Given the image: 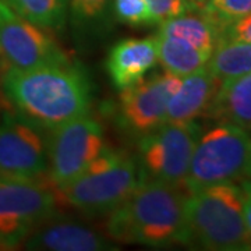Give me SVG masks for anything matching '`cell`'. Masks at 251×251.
Instances as JSON below:
<instances>
[{
    "label": "cell",
    "mask_w": 251,
    "mask_h": 251,
    "mask_svg": "<svg viewBox=\"0 0 251 251\" xmlns=\"http://www.w3.org/2000/svg\"><path fill=\"white\" fill-rule=\"evenodd\" d=\"M48 152L35 125L3 110L0 116V179L44 180Z\"/></svg>",
    "instance_id": "cell-10"
},
{
    "label": "cell",
    "mask_w": 251,
    "mask_h": 251,
    "mask_svg": "<svg viewBox=\"0 0 251 251\" xmlns=\"http://www.w3.org/2000/svg\"><path fill=\"white\" fill-rule=\"evenodd\" d=\"M48 152V180L60 188L88 169L108 150L103 128L88 115L73 119L50 130Z\"/></svg>",
    "instance_id": "cell-6"
},
{
    "label": "cell",
    "mask_w": 251,
    "mask_h": 251,
    "mask_svg": "<svg viewBox=\"0 0 251 251\" xmlns=\"http://www.w3.org/2000/svg\"><path fill=\"white\" fill-rule=\"evenodd\" d=\"M205 67L219 82L251 73V44L219 38Z\"/></svg>",
    "instance_id": "cell-17"
},
{
    "label": "cell",
    "mask_w": 251,
    "mask_h": 251,
    "mask_svg": "<svg viewBox=\"0 0 251 251\" xmlns=\"http://www.w3.org/2000/svg\"><path fill=\"white\" fill-rule=\"evenodd\" d=\"M45 29L0 0V59L7 69L27 70L70 62Z\"/></svg>",
    "instance_id": "cell-9"
},
{
    "label": "cell",
    "mask_w": 251,
    "mask_h": 251,
    "mask_svg": "<svg viewBox=\"0 0 251 251\" xmlns=\"http://www.w3.org/2000/svg\"><path fill=\"white\" fill-rule=\"evenodd\" d=\"M187 244L215 251L251 250L243 215V191L236 183L201 188L186 197Z\"/></svg>",
    "instance_id": "cell-3"
},
{
    "label": "cell",
    "mask_w": 251,
    "mask_h": 251,
    "mask_svg": "<svg viewBox=\"0 0 251 251\" xmlns=\"http://www.w3.org/2000/svg\"><path fill=\"white\" fill-rule=\"evenodd\" d=\"M219 84L206 67L181 77L179 90L168 103L165 123H188L205 115Z\"/></svg>",
    "instance_id": "cell-14"
},
{
    "label": "cell",
    "mask_w": 251,
    "mask_h": 251,
    "mask_svg": "<svg viewBox=\"0 0 251 251\" xmlns=\"http://www.w3.org/2000/svg\"><path fill=\"white\" fill-rule=\"evenodd\" d=\"M205 16L218 32V38L232 23L251 14V0H206L202 6Z\"/></svg>",
    "instance_id": "cell-20"
},
{
    "label": "cell",
    "mask_w": 251,
    "mask_h": 251,
    "mask_svg": "<svg viewBox=\"0 0 251 251\" xmlns=\"http://www.w3.org/2000/svg\"><path fill=\"white\" fill-rule=\"evenodd\" d=\"M180 84L181 77L165 72L120 91V123L137 134H148L156 130L165 123L168 103Z\"/></svg>",
    "instance_id": "cell-11"
},
{
    "label": "cell",
    "mask_w": 251,
    "mask_h": 251,
    "mask_svg": "<svg viewBox=\"0 0 251 251\" xmlns=\"http://www.w3.org/2000/svg\"><path fill=\"white\" fill-rule=\"evenodd\" d=\"M219 38H226V39H233V41H242V42L251 44V14L247 17H243L237 21H234L230 25H227L222 31Z\"/></svg>",
    "instance_id": "cell-24"
},
{
    "label": "cell",
    "mask_w": 251,
    "mask_h": 251,
    "mask_svg": "<svg viewBox=\"0 0 251 251\" xmlns=\"http://www.w3.org/2000/svg\"><path fill=\"white\" fill-rule=\"evenodd\" d=\"M115 13L123 24L131 27L151 24V16L145 0H115Z\"/></svg>",
    "instance_id": "cell-21"
},
{
    "label": "cell",
    "mask_w": 251,
    "mask_h": 251,
    "mask_svg": "<svg viewBox=\"0 0 251 251\" xmlns=\"http://www.w3.org/2000/svg\"><path fill=\"white\" fill-rule=\"evenodd\" d=\"M151 16V24H162L166 20L186 13L188 3L186 0H145Z\"/></svg>",
    "instance_id": "cell-22"
},
{
    "label": "cell",
    "mask_w": 251,
    "mask_h": 251,
    "mask_svg": "<svg viewBox=\"0 0 251 251\" xmlns=\"http://www.w3.org/2000/svg\"><path fill=\"white\" fill-rule=\"evenodd\" d=\"M155 39L158 48V62L161 63L165 72L177 77H186L204 69L211 56L177 36L158 32Z\"/></svg>",
    "instance_id": "cell-16"
},
{
    "label": "cell",
    "mask_w": 251,
    "mask_h": 251,
    "mask_svg": "<svg viewBox=\"0 0 251 251\" xmlns=\"http://www.w3.org/2000/svg\"><path fill=\"white\" fill-rule=\"evenodd\" d=\"M158 63L156 39L128 38L110 49L106 60L109 77L113 87L123 91L141 81Z\"/></svg>",
    "instance_id": "cell-13"
},
{
    "label": "cell",
    "mask_w": 251,
    "mask_h": 251,
    "mask_svg": "<svg viewBox=\"0 0 251 251\" xmlns=\"http://www.w3.org/2000/svg\"><path fill=\"white\" fill-rule=\"evenodd\" d=\"M0 77H1V73H0Z\"/></svg>",
    "instance_id": "cell-29"
},
{
    "label": "cell",
    "mask_w": 251,
    "mask_h": 251,
    "mask_svg": "<svg viewBox=\"0 0 251 251\" xmlns=\"http://www.w3.org/2000/svg\"><path fill=\"white\" fill-rule=\"evenodd\" d=\"M9 246H11V243H10L6 237H3V236L0 234V249H7Z\"/></svg>",
    "instance_id": "cell-26"
},
{
    "label": "cell",
    "mask_w": 251,
    "mask_h": 251,
    "mask_svg": "<svg viewBox=\"0 0 251 251\" xmlns=\"http://www.w3.org/2000/svg\"><path fill=\"white\" fill-rule=\"evenodd\" d=\"M250 179V131L219 123L200 135L183 187L193 193L215 184Z\"/></svg>",
    "instance_id": "cell-5"
},
{
    "label": "cell",
    "mask_w": 251,
    "mask_h": 251,
    "mask_svg": "<svg viewBox=\"0 0 251 251\" xmlns=\"http://www.w3.org/2000/svg\"><path fill=\"white\" fill-rule=\"evenodd\" d=\"M243 191V215H244V222L246 227L251 236V184L249 180L242 181Z\"/></svg>",
    "instance_id": "cell-25"
},
{
    "label": "cell",
    "mask_w": 251,
    "mask_h": 251,
    "mask_svg": "<svg viewBox=\"0 0 251 251\" xmlns=\"http://www.w3.org/2000/svg\"><path fill=\"white\" fill-rule=\"evenodd\" d=\"M249 181H250V184H251V179H250V180H249Z\"/></svg>",
    "instance_id": "cell-28"
},
{
    "label": "cell",
    "mask_w": 251,
    "mask_h": 251,
    "mask_svg": "<svg viewBox=\"0 0 251 251\" xmlns=\"http://www.w3.org/2000/svg\"><path fill=\"white\" fill-rule=\"evenodd\" d=\"M73 16L81 23L99 18L108 9L110 0H67Z\"/></svg>",
    "instance_id": "cell-23"
},
{
    "label": "cell",
    "mask_w": 251,
    "mask_h": 251,
    "mask_svg": "<svg viewBox=\"0 0 251 251\" xmlns=\"http://www.w3.org/2000/svg\"><path fill=\"white\" fill-rule=\"evenodd\" d=\"M49 180L0 179V234L11 246L52 218L57 205Z\"/></svg>",
    "instance_id": "cell-8"
},
{
    "label": "cell",
    "mask_w": 251,
    "mask_h": 251,
    "mask_svg": "<svg viewBox=\"0 0 251 251\" xmlns=\"http://www.w3.org/2000/svg\"><path fill=\"white\" fill-rule=\"evenodd\" d=\"M18 16L44 28H60L66 18L67 0H3Z\"/></svg>",
    "instance_id": "cell-19"
},
{
    "label": "cell",
    "mask_w": 251,
    "mask_h": 251,
    "mask_svg": "<svg viewBox=\"0 0 251 251\" xmlns=\"http://www.w3.org/2000/svg\"><path fill=\"white\" fill-rule=\"evenodd\" d=\"M3 95L31 123L53 130L90 112L91 87L78 67L69 63L35 69H6Z\"/></svg>",
    "instance_id": "cell-1"
},
{
    "label": "cell",
    "mask_w": 251,
    "mask_h": 251,
    "mask_svg": "<svg viewBox=\"0 0 251 251\" xmlns=\"http://www.w3.org/2000/svg\"><path fill=\"white\" fill-rule=\"evenodd\" d=\"M159 32L181 38L208 54L212 53L218 41L215 27L202 14V11L200 14H191L186 11L177 17L166 20L159 24Z\"/></svg>",
    "instance_id": "cell-18"
},
{
    "label": "cell",
    "mask_w": 251,
    "mask_h": 251,
    "mask_svg": "<svg viewBox=\"0 0 251 251\" xmlns=\"http://www.w3.org/2000/svg\"><path fill=\"white\" fill-rule=\"evenodd\" d=\"M38 225L24 242L27 250L108 251L116 250L106 236L90 226L73 221H50Z\"/></svg>",
    "instance_id": "cell-12"
},
{
    "label": "cell",
    "mask_w": 251,
    "mask_h": 251,
    "mask_svg": "<svg viewBox=\"0 0 251 251\" xmlns=\"http://www.w3.org/2000/svg\"><path fill=\"white\" fill-rule=\"evenodd\" d=\"M201 126L188 123H163L145 134L140 144V161L144 179L158 180L183 187Z\"/></svg>",
    "instance_id": "cell-7"
},
{
    "label": "cell",
    "mask_w": 251,
    "mask_h": 251,
    "mask_svg": "<svg viewBox=\"0 0 251 251\" xmlns=\"http://www.w3.org/2000/svg\"><path fill=\"white\" fill-rule=\"evenodd\" d=\"M188 4H196V6H204L206 0H186Z\"/></svg>",
    "instance_id": "cell-27"
},
{
    "label": "cell",
    "mask_w": 251,
    "mask_h": 251,
    "mask_svg": "<svg viewBox=\"0 0 251 251\" xmlns=\"http://www.w3.org/2000/svg\"><path fill=\"white\" fill-rule=\"evenodd\" d=\"M205 115L251 131V73L221 82Z\"/></svg>",
    "instance_id": "cell-15"
},
{
    "label": "cell",
    "mask_w": 251,
    "mask_h": 251,
    "mask_svg": "<svg viewBox=\"0 0 251 251\" xmlns=\"http://www.w3.org/2000/svg\"><path fill=\"white\" fill-rule=\"evenodd\" d=\"M143 179L133 158L108 148L77 179L54 191L59 202L85 215L99 216L122 205Z\"/></svg>",
    "instance_id": "cell-4"
},
{
    "label": "cell",
    "mask_w": 251,
    "mask_h": 251,
    "mask_svg": "<svg viewBox=\"0 0 251 251\" xmlns=\"http://www.w3.org/2000/svg\"><path fill=\"white\" fill-rule=\"evenodd\" d=\"M186 197L180 187L143 179L134 193L110 212L109 236L122 244H187Z\"/></svg>",
    "instance_id": "cell-2"
}]
</instances>
